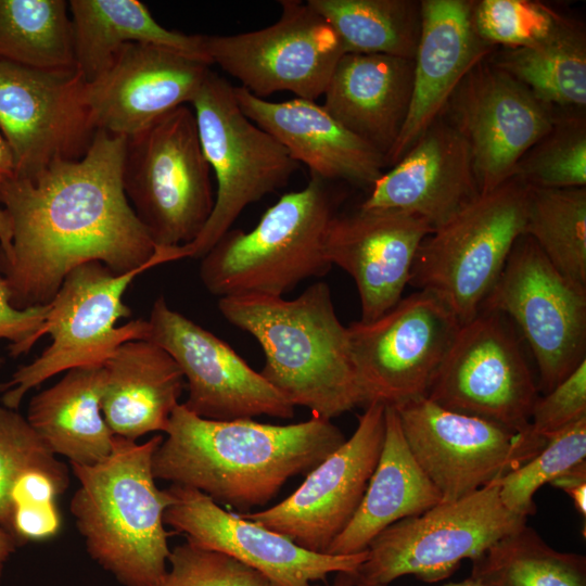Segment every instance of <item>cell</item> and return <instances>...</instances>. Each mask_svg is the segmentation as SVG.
Listing matches in <instances>:
<instances>
[{
  "label": "cell",
  "mask_w": 586,
  "mask_h": 586,
  "mask_svg": "<svg viewBox=\"0 0 586 586\" xmlns=\"http://www.w3.org/2000/svg\"><path fill=\"white\" fill-rule=\"evenodd\" d=\"M125 148V137L97 130L80 158L0 182L12 230L0 277L15 309L50 304L65 277L86 263L116 275L160 265L124 191Z\"/></svg>",
  "instance_id": "1"
},
{
  "label": "cell",
  "mask_w": 586,
  "mask_h": 586,
  "mask_svg": "<svg viewBox=\"0 0 586 586\" xmlns=\"http://www.w3.org/2000/svg\"><path fill=\"white\" fill-rule=\"evenodd\" d=\"M153 454L155 480L194 488L241 513L272 500L292 477L308 473L345 437L331 420L291 424L201 418L179 404Z\"/></svg>",
  "instance_id": "2"
},
{
  "label": "cell",
  "mask_w": 586,
  "mask_h": 586,
  "mask_svg": "<svg viewBox=\"0 0 586 586\" xmlns=\"http://www.w3.org/2000/svg\"><path fill=\"white\" fill-rule=\"evenodd\" d=\"M218 308L256 339L265 355L259 373L293 406L327 420L362 406L347 327L335 314L326 282L309 285L294 300L220 297Z\"/></svg>",
  "instance_id": "3"
},
{
  "label": "cell",
  "mask_w": 586,
  "mask_h": 586,
  "mask_svg": "<svg viewBox=\"0 0 586 586\" xmlns=\"http://www.w3.org/2000/svg\"><path fill=\"white\" fill-rule=\"evenodd\" d=\"M164 436H115L103 460L71 464L79 486L69 511L90 558L122 586H158L170 549L164 513L174 497L156 486L152 458Z\"/></svg>",
  "instance_id": "4"
},
{
  "label": "cell",
  "mask_w": 586,
  "mask_h": 586,
  "mask_svg": "<svg viewBox=\"0 0 586 586\" xmlns=\"http://www.w3.org/2000/svg\"><path fill=\"white\" fill-rule=\"evenodd\" d=\"M329 181L311 176L300 191L283 194L254 229L228 230L201 258L200 278L219 297L283 296L331 265L326 235L336 215Z\"/></svg>",
  "instance_id": "5"
},
{
  "label": "cell",
  "mask_w": 586,
  "mask_h": 586,
  "mask_svg": "<svg viewBox=\"0 0 586 586\" xmlns=\"http://www.w3.org/2000/svg\"><path fill=\"white\" fill-rule=\"evenodd\" d=\"M233 87L208 71L191 101L204 156L217 182L214 207L190 243L157 249L164 264L202 258L250 204L284 187L298 168L288 151L241 111Z\"/></svg>",
  "instance_id": "6"
},
{
  "label": "cell",
  "mask_w": 586,
  "mask_h": 586,
  "mask_svg": "<svg viewBox=\"0 0 586 586\" xmlns=\"http://www.w3.org/2000/svg\"><path fill=\"white\" fill-rule=\"evenodd\" d=\"M123 186L155 249L192 242L215 202L194 112L181 105L126 138Z\"/></svg>",
  "instance_id": "7"
},
{
  "label": "cell",
  "mask_w": 586,
  "mask_h": 586,
  "mask_svg": "<svg viewBox=\"0 0 586 586\" xmlns=\"http://www.w3.org/2000/svg\"><path fill=\"white\" fill-rule=\"evenodd\" d=\"M528 187L511 177L481 194L421 243L409 284L436 295L460 324L471 320L524 234Z\"/></svg>",
  "instance_id": "8"
},
{
  "label": "cell",
  "mask_w": 586,
  "mask_h": 586,
  "mask_svg": "<svg viewBox=\"0 0 586 586\" xmlns=\"http://www.w3.org/2000/svg\"><path fill=\"white\" fill-rule=\"evenodd\" d=\"M526 519L504 506L495 481L386 527L369 544L367 559L353 575L355 585L388 586L404 575L443 581L462 560H474Z\"/></svg>",
  "instance_id": "9"
},
{
  "label": "cell",
  "mask_w": 586,
  "mask_h": 586,
  "mask_svg": "<svg viewBox=\"0 0 586 586\" xmlns=\"http://www.w3.org/2000/svg\"><path fill=\"white\" fill-rule=\"evenodd\" d=\"M142 266L116 275L99 262L73 269L49 304L41 330L51 344L33 362L17 368L0 383L4 407L16 409L31 388L51 377L73 368L103 365L115 351L130 340H148V320L136 319L116 327L131 315L123 295L131 281L151 269Z\"/></svg>",
  "instance_id": "10"
},
{
  "label": "cell",
  "mask_w": 586,
  "mask_h": 586,
  "mask_svg": "<svg viewBox=\"0 0 586 586\" xmlns=\"http://www.w3.org/2000/svg\"><path fill=\"white\" fill-rule=\"evenodd\" d=\"M454 313L424 290L370 322L347 327L362 406L396 407L426 396L460 328Z\"/></svg>",
  "instance_id": "11"
},
{
  "label": "cell",
  "mask_w": 586,
  "mask_h": 586,
  "mask_svg": "<svg viewBox=\"0 0 586 586\" xmlns=\"http://www.w3.org/2000/svg\"><path fill=\"white\" fill-rule=\"evenodd\" d=\"M481 309L508 317L519 327L544 393L586 360V288L563 277L525 234L515 241Z\"/></svg>",
  "instance_id": "12"
},
{
  "label": "cell",
  "mask_w": 586,
  "mask_h": 586,
  "mask_svg": "<svg viewBox=\"0 0 586 586\" xmlns=\"http://www.w3.org/2000/svg\"><path fill=\"white\" fill-rule=\"evenodd\" d=\"M416 461L454 501L495 482L533 458L546 440L444 408L420 397L394 407Z\"/></svg>",
  "instance_id": "13"
},
{
  "label": "cell",
  "mask_w": 586,
  "mask_h": 586,
  "mask_svg": "<svg viewBox=\"0 0 586 586\" xmlns=\"http://www.w3.org/2000/svg\"><path fill=\"white\" fill-rule=\"evenodd\" d=\"M279 3L280 17L268 27L203 35L205 54L211 65L217 64L258 98L289 91L315 101L345 53L332 27L307 1Z\"/></svg>",
  "instance_id": "14"
},
{
  "label": "cell",
  "mask_w": 586,
  "mask_h": 586,
  "mask_svg": "<svg viewBox=\"0 0 586 586\" xmlns=\"http://www.w3.org/2000/svg\"><path fill=\"white\" fill-rule=\"evenodd\" d=\"M538 391L505 317L481 309L460 326L426 397L449 410L528 432Z\"/></svg>",
  "instance_id": "15"
},
{
  "label": "cell",
  "mask_w": 586,
  "mask_h": 586,
  "mask_svg": "<svg viewBox=\"0 0 586 586\" xmlns=\"http://www.w3.org/2000/svg\"><path fill=\"white\" fill-rule=\"evenodd\" d=\"M385 433V405L372 403L348 440L310 470L282 501L240 513L300 547L326 553L357 511L377 467Z\"/></svg>",
  "instance_id": "16"
},
{
  "label": "cell",
  "mask_w": 586,
  "mask_h": 586,
  "mask_svg": "<svg viewBox=\"0 0 586 586\" xmlns=\"http://www.w3.org/2000/svg\"><path fill=\"white\" fill-rule=\"evenodd\" d=\"M151 341L179 366L188 385L183 406L208 420L268 416L292 419L293 406L225 341L157 297L148 319Z\"/></svg>",
  "instance_id": "17"
},
{
  "label": "cell",
  "mask_w": 586,
  "mask_h": 586,
  "mask_svg": "<svg viewBox=\"0 0 586 586\" xmlns=\"http://www.w3.org/2000/svg\"><path fill=\"white\" fill-rule=\"evenodd\" d=\"M556 112L488 58L463 77L442 115L467 141L481 194L512 177L551 128Z\"/></svg>",
  "instance_id": "18"
},
{
  "label": "cell",
  "mask_w": 586,
  "mask_h": 586,
  "mask_svg": "<svg viewBox=\"0 0 586 586\" xmlns=\"http://www.w3.org/2000/svg\"><path fill=\"white\" fill-rule=\"evenodd\" d=\"M77 67L43 71L0 60V132L15 175H33L56 160L80 158L94 129Z\"/></svg>",
  "instance_id": "19"
},
{
  "label": "cell",
  "mask_w": 586,
  "mask_h": 586,
  "mask_svg": "<svg viewBox=\"0 0 586 586\" xmlns=\"http://www.w3.org/2000/svg\"><path fill=\"white\" fill-rule=\"evenodd\" d=\"M164 523L191 544L222 552L264 575L270 586H318L332 573L354 575L368 551L329 555L306 550L286 536L225 510L205 494L170 484Z\"/></svg>",
  "instance_id": "20"
},
{
  "label": "cell",
  "mask_w": 586,
  "mask_h": 586,
  "mask_svg": "<svg viewBox=\"0 0 586 586\" xmlns=\"http://www.w3.org/2000/svg\"><path fill=\"white\" fill-rule=\"evenodd\" d=\"M209 64L146 43H127L85 84L84 101L95 130L132 137L193 100Z\"/></svg>",
  "instance_id": "21"
},
{
  "label": "cell",
  "mask_w": 586,
  "mask_h": 586,
  "mask_svg": "<svg viewBox=\"0 0 586 586\" xmlns=\"http://www.w3.org/2000/svg\"><path fill=\"white\" fill-rule=\"evenodd\" d=\"M480 195L470 148L441 115L373 183L359 208L412 215L434 231Z\"/></svg>",
  "instance_id": "22"
},
{
  "label": "cell",
  "mask_w": 586,
  "mask_h": 586,
  "mask_svg": "<svg viewBox=\"0 0 586 586\" xmlns=\"http://www.w3.org/2000/svg\"><path fill=\"white\" fill-rule=\"evenodd\" d=\"M432 232L424 220L399 212L358 208L334 216L324 255L354 279L361 322L375 320L402 300L417 252Z\"/></svg>",
  "instance_id": "23"
},
{
  "label": "cell",
  "mask_w": 586,
  "mask_h": 586,
  "mask_svg": "<svg viewBox=\"0 0 586 586\" xmlns=\"http://www.w3.org/2000/svg\"><path fill=\"white\" fill-rule=\"evenodd\" d=\"M421 31L413 59L412 93L400 133L387 154L396 164L442 115L463 77L495 48L472 24L471 0H421Z\"/></svg>",
  "instance_id": "24"
},
{
  "label": "cell",
  "mask_w": 586,
  "mask_h": 586,
  "mask_svg": "<svg viewBox=\"0 0 586 586\" xmlns=\"http://www.w3.org/2000/svg\"><path fill=\"white\" fill-rule=\"evenodd\" d=\"M241 111L272 136L311 176L371 188L386 167L384 156L335 120L322 105L301 98L272 102L233 87Z\"/></svg>",
  "instance_id": "25"
},
{
  "label": "cell",
  "mask_w": 586,
  "mask_h": 586,
  "mask_svg": "<svg viewBox=\"0 0 586 586\" xmlns=\"http://www.w3.org/2000/svg\"><path fill=\"white\" fill-rule=\"evenodd\" d=\"M412 81L413 60L345 53L328 82L322 106L386 158L406 120Z\"/></svg>",
  "instance_id": "26"
},
{
  "label": "cell",
  "mask_w": 586,
  "mask_h": 586,
  "mask_svg": "<svg viewBox=\"0 0 586 586\" xmlns=\"http://www.w3.org/2000/svg\"><path fill=\"white\" fill-rule=\"evenodd\" d=\"M101 408L115 436L137 441L165 433L184 387L174 358L148 340L123 343L103 364Z\"/></svg>",
  "instance_id": "27"
},
{
  "label": "cell",
  "mask_w": 586,
  "mask_h": 586,
  "mask_svg": "<svg viewBox=\"0 0 586 586\" xmlns=\"http://www.w3.org/2000/svg\"><path fill=\"white\" fill-rule=\"evenodd\" d=\"M440 502L438 491L409 449L395 408L385 406V433L377 467L357 511L326 553L362 552L390 525Z\"/></svg>",
  "instance_id": "28"
},
{
  "label": "cell",
  "mask_w": 586,
  "mask_h": 586,
  "mask_svg": "<svg viewBox=\"0 0 586 586\" xmlns=\"http://www.w3.org/2000/svg\"><path fill=\"white\" fill-rule=\"evenodd\" d=\"M103 381V365L73 368L29 402L28 423L55 456L71 464H94L112 450L115 435L101 408Z\"/></svg>",
  "instance_id": "29"
},
{
  "label": "cell",
  "mask_w": 586,
  "mask_h": 586,
  "mask_svg": "<svg viewBox=\"0 0 586 586\" xmlns=\"http://www.w3.org/2000/svg\"><path fill=\"white\" fill-rule=\"evenodd\" d=\"M73 46L76 66L86 82L95 78L127 43L170 49L211 65L203 35H186L158 24L137 0H72Z\"/></svg>",
  "instance_id": "30"
},
{
  "label": "cell",
  "mask_w": 586,
  "mask_h": 586,
  "mask_svg": "<svg viewBox=\"0 0 586 586\" xmlns=\"http://www.w3.org/2000/svg\"><path fill=\"white\" fill-rule=\"evenodd\" d=\"M488 59L553 110L585 111L586 31L581 22L568 18L548 39L494 51Z\"/></svg>",
  "instance_id": "31"
},
{
  "label": "cell",
  "mask_w": 586,
  "mask_h": 586,
  "mask_svg": "<svg viewBox=\"0 0 586 586\" xmlns=\"http://www.w3.org/2000/svg\"><path fill=\"white\" fill-rule=\"evenodd\" d=\"M332 27L344 53L413 60L421 31L416 0H308Z\"/></svg>",
  "instance_id": "32"
},
{
  "label": "cell",
  "mask_w": 586,
  "mask_h": 586,
  "mask_svg": "<svg viewBox=\"0 0 586 586\" xmlns=\"http://www.w3.org/2000/svg\"><path fill=\"white\" fill-rule=\"evenodd\" d=\"M485 586H586V557L551 548L526 524L472 560Z\"/></svg>",
  "instance_id": "33"
},
{
  "label": "cell",
  "mask_w": 586,
  "mask_h": 586,
  "mask_svg": "<svg viewBox=\"0 0 586 586\" xmlns=\"http://www.w3.org/2000/svg\"><path fill=\"white\" fill-rule=\"evenodd\" d=\"M63 0H0V60L43 71L77 67Z\"/></svg>",
  "instance_id": "34"
},
{
  "label": "cell",
  "mask_w": 586,
  "mask_h": 586,
  "mask_svg": "<svg viewBox=\"0 0 586 586\" xmlns=\"http://www.w3.org/2000/svg\"><path fill=\"white\" fill-rule=\"evenodd\" d=\"M524 234L563 277L586 288V187H528Z\"/></svg>",
  "instance_id": "35"
},
{
  "label": "cell",
  "mask_w": 586,
  "mask_h": 586,
  "mask_svg": "<svg viewBox=\"0 0 586 586\" xmlns=\"http://www.w3.org/2000/svg\"><path fill=\"white\" fill-rule=\"evenodd\" d=\"M512 177L531 188L586 187L584 112L556 114L548 132L519 160Z\"/></svg>",
  "instance_id": "36"
},
{
  "label": "cell",
  "mask_w": 586,
  "mask_h": 586,
  "mask_svg": "<svg viewBox=\"0 0 586 586\" xmlns=\"http://www.w3.org/2000/svg\"><path fill=\"white\" fill-rule=\"evenodd\" d=\"M30 471L46 472L69 485L67 466L56 459L26 418L14 409L2 406L0 407V525L14 537L12 493L18 479Z\"/></svg>",
  "instance_id": "37"
},
{
  "label": "cell",
  "mask_w": 586,
  "mask_h": 586,
  "mask_svg": "<svg viewBox=\"0 0 586 586\" xmlns=\"http://www.w3.org/2000/svg\"><path fill=\"white\" fill-rule=\"evenodd\" d=\"M586 458V419L549 436L533 458L496 480L499 497L511 512L527 518L535 513L538 488Z\"/></svg>",
  "instance_id": "38"
},
{
  "label": "cell",
  "mask_w": 586,
  "mask_h": 586,
  "mask_svg": "<svg viewBox=\"0 0 586 586\" xmlns=\"http://www.w3.org/2000/svg\"><path fill=\"white\" fill-rule=\"evenodd\" d=\"M568 21L551 7L532 0L472 1V24L492 47L524 48L548 39Z\"/></svg>",
  "instance_id": "39"
},
{
  "label": "cell",
  "mask_w": 586,
  "mask_h": 586,
  "mask_svg": "<svg viewBox=\"0 0 586 586\" xmlns=\"http://www.w3.org/2000/svg\"><path fill=\"white\" fill-rule=\"evenodd\" d=\"M170 569L158 586H270L254 569L186 540L169 553Z\"/></svg>",
  "instance_id": "40"
},
{
  "label": "cell",
  "mask_w": 586,
  "mask_h": 586,
  "mask_svg": "<svg viewBox=\"0 0 586 586\" xmlns=\"http://www.w3.org/2000/svg\"><path fill=\"white\" fill-rule=\"evenodd\" d=\"M586 419V360L545 396L538 397L532 409V433L546 440Z\"/></svg>",
  "instance_id": "41"
},
{
  "label": "cell",
  "mask_w": 586,
  "mask_h": 586,
  "mask_svg": "<svg viewBox=\"0 0 586 586\" xmlns=\"http://www.w3.org/2000/svg\"><path fill=\"white\" fill-rule=\"evenodd\" d=\"M49 311V304L15 309L9 302L0 277V340H8L9 352L13 357L26 354L42 336L41 330ZM3 358L0 355V367Z\"/></svg>",
  "instance_id": "42"
},
{
  "label": "cell",
  "mask_w": 586,
  "mask_h": 586,
  "mask_svg": "<svg viewBox=\"0 0 586 586\" xmlns=\"http://www.w3.org/2000/svg\"><path fill=\"white\" fill-rule=\"evenodd\" d=\"M14 535L20 546L54 536L60 528L55 504L18 505L14 509Z\"/></svg>",
  "instance_id": "43"
},
{
  "label": "cell",
  "mask_w": 586,
  "mask_h": 586,
  "mask_svg": "<svg viewBox=\"0 0 586 586\" xmlns=\"http://www.w3.org/2000/svg\"><path fill=\"white\" fill-rule=\"evenodd\" d=\"M550 484L566 493L576 510L586 517V460L564 471Z\"/></svg>",
  "instance_id": "44"
},
{
  "label": "cell",
  "mask_w": 586,
  "mask_h": 586,
  "mask_svg": "<svg viewBox=\"0 0 586 586\" xmlns=\"http://www.w3.org/2000/svg\"><path fill=\"white\" fill-rule=\"evenodd\" d=\"M15 174L14 158L10 145L0 132V182Z\"/></svg>",
  "instance_id": "45"
},
{
  "label": "cell",
  "mask_w": 586,
  "mask_h": 586,
  "mask_svg": "<svg viewBox=\"0 0 586 586\" xmlns=\"http://www.w3.org/2000/svg\"><path fill=\"white\" fill-rule=\"evenodd\" d=\"M18 546L15 537L0 525V582L7 561Z\"/></svg>",
  "instance_id": "46"
},
{
  "label": "cell",
  "mask_w": 586,
  "mask_h": 586,
  "mask_svg": "<svg viewBox=\"0 0 586 586\" xmlns=\"http://www.w3.org/2000/svg\"><path fill=\"white\" fill-rule=\"evenodd\" d=\"M12 230L7 212L0 207V253L8 254L11 249Z\"/></svg>",
  "instance_id": "47"
},
{
  "label": "cell",
  "mask_w": 586,
  "mask_h": 586,
  "mask_svg": "<svg viewBox=\"0 0 586 586\" xmlns=\"http://www.w3.org/2000/svg\"><path fill=\"white\" fill-rule=\"evenodd\" d=\"M329 586H356L354 577L348 573H336L333 583Z\"/></svg>",
  "instance_id": "48"
},
{
  "label": "cell",
  "mask_w": 586,
  "mask_h": 586,
  "mask_svg": "<svg viewBox=\"0 0 586 586\" xmlns=\"http://www.w3.org/2000/svg\"><path fill=\"white\" fill-rule=\"evenodd\" d=\"M381 586V585H379ZM444 586H485L484 584L480 583L479 581L472 578V577H469L462 582H459V583H453V584H447V585H444Z\"/></svg>",
  "instance_id": "49"
}]
</instances>
